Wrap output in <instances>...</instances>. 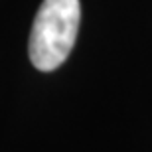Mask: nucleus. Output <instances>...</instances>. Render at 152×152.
Wrapping results in <instances>:
<instances>
[{"label":"nucleus","instance_id":"nucleus-1","mask_svg":"<svg viewBox=\"0 0 152 152\" xmlns=\"http://www.w3.org/2000/svg\"><path fill=\"white\" fill-rule=\"evenodd\" d=\"M81 22L79 0H44L30 32V61L39 71H53L69 57Z\"/></svg>","mask_w":152,"mask_h":152}]
</instances>
